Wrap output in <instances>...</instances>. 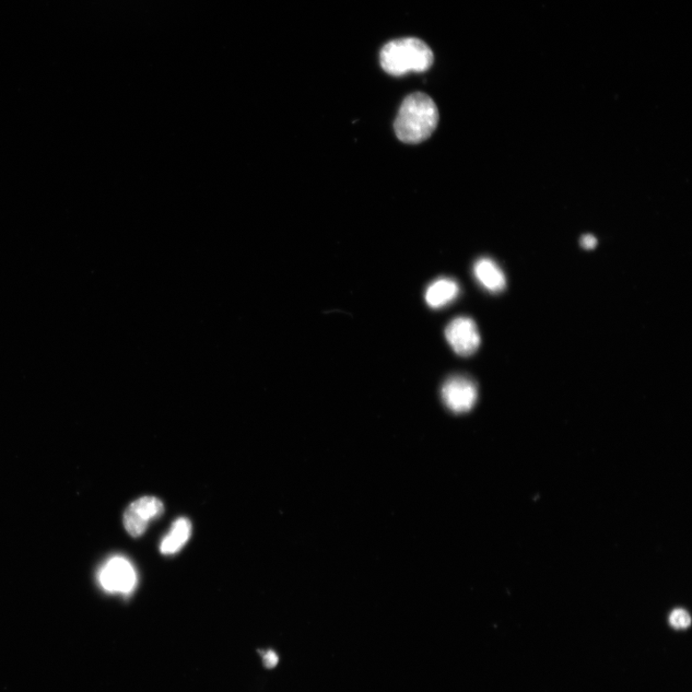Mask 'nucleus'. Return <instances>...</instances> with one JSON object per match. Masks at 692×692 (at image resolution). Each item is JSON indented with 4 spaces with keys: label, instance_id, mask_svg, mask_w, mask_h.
<instances>
[{
    "label": "nucleus",
    "instance_id": "obj_1",
    "mask_svg": "<svg viewBox=\"0 0 692 692\" xmlns=\"http://www.w3.org/2000/svg\"><path fill=\"white\" fill-rule=\"evenodd\" d=\"M439 123L437 105L424 92L407 97L398 112L394 131L405 144H419L427 139Z\"/></svg>",
    "mask_w": 692,
    "mask_h": 692
},
{
    "label": "nucleus",
    "instance_id": "obj_2",
    "mask_svg": "<svg viewBox=\"0 0 692 692\" xmlns=\"http://www.w3.org/2000/svg\"><path fill=\"white\" fill-rule=\"evenodd\" d=\"M433 62L428 44L417 38L392 41L380 52V64L386 74L402 76L408 73H424Z\"/></svg>",
    "mask_w": 692,
    "mask_h": 692
},
{
    "label": "nucleus",
    "instance_id": "obj_3",
    "mask_svg": "<svg viewBox=\"0 0 692 692\" xmlns=\"http://www.w3.org/2000/svg\"><path fill=\"white\" fill-rule=\"evenodd\" d=\"M442 401L451 412L465 414L476 404L478 390L476 384L463 375H454L444 382L441 388Z\"/></svg>",
    "mask_w": 692,
    "mask_h": 692
},
{
    "label": "nucleus",
    "instance_id": "obj_4",
    "mask_svg": "<svg viewBox=\"0 0 692 692\" xmlns=\"http://www.w3.org/2000/svg\"><path fill=\"white\" fill-rule=\"evenodd\" d=\"M163 502L154 497H145L134 501L123 515V523L129 535L138 537L146 531L150 521L163 513Z\"/></svg>",
    "mask_w": 692,
    "mask_h": 692
},
{
    "label": "nucleus",
    "instance_id": "obj_5",
    "mask_svg": "<svg viewBox=\"0 0 692 692\" xmlns=\"http://www.w3.org/2000/svg\"><path fill=\"white\" fill-rule=\"evenodd\" d=\"M99 580L107 592L125 594L134 590L137 574L131 561L123 557H115L102 568Z\"/></svg>",
    "mask_w": 692,
    "mask_h": 692
},
{
    "label": "nucleus",
    "instance_id": "obj_6",
    "mask_svg": "<svg viewBox=\"0 0 692 692\" xmlns=\"http://www.w3.org/2000/svg\"><path fill=\"white\" fill-rule=\"evenodd\" d=\"M445 337L456 354L464 357L474 354L481 344L476 323L465 316L453 320L445 330Z\"/></svg>",
    "mask_w": 692,
    "mask_h": 692
},
{
    "label": "nucleus",
    "instance_id": "obj_7",
    "mask_svg": "<svg viewBox=\"0 0 692 692\" xmlns=\"http://www.w3.org/2000/svg\"><path fill=\"white\" fill-rule=\"evenodd\" d=\"M473 272L478 282L488 291L498 293L506 289L505 274L498 265L489 258L478 260L474 265Z\"/></svg>",
    "mask_w": 692,
    "mask_h": 692
},
{
    "label": "nucleus",
    "instance_id": "obj_8",
    "mask_svg": "<svg viewBox=\"0 0 692 692\" xmlns=\"http://www.w3.org/2000/svg\"><path fill=\"white\" fill-rule=\"evenodd\" d=\"M459 293L460 287L455 280L441 278L427 288L426 300L431 308L440 309L454 301Z\"/></svg>",
    "mask_w": 692,
    "mask_h": 692
},
{
    "label": "nucleus",
    "instance_id": "obj_9",
    "mask_svg": "<svg viewBox=\"0 0 692 692\" xmlns=\"http://www.w3.org/2000/svg\"><path fill=\"white\" fill-rule=\"evenodd\" d=\"M192 535V524L187 519L181 518L176 521L170 533L163 537L160 545L163 555H172L179 553L183 546L189 541Z\"/></svg>",
    "mask_w": 692,
    "mask_h": 692
},
{
    "label": "nucleus",
    "instance_id": "obj_10",
    "mask_svg": "<svg viewBox=\"0 0 692 692\" xmlns=\"http://www.w3.org/2000/svg\"><path fill=\"white\" fill-rule=\"evenodd\" d=\"M671 624L676 629H685L690 624V616L683 608H677L670 617Z\"/></svg>",
    "mask_w": 692,
    "mask_h": 692
},
{
    "label": "nucleus",
    "instance_id": "obj_11",
    "mask_svg": "<svg viewBox=\"0 0 692 692\" xmlns=\"http://www.w3.org/2000/svg\"><path fill=\"white\" fill-rule=\"evenodd\" d=\"M581 245L583 246V249L591 251L593 250L597 245V240L594 236H593V235L586 234L581 239Z\"/></svg>",
    "mask_w": 692,
    "mask_h": 692
},
{
    "label": "nucleus",
    "instance_id": "obj_12",
    "mask_svg": "<svg viewBox=\"0 0 692 692\" xmlns=\"http://www.w3.org/2000/svg\"><path fill=\"white\" fill-rule=\"evenodd\" d=\"M264 663L267 668H274L278 664V656L274 651H267L264 656Z\"/></svg>",
    "mask_w": 692,
    "mask_h": 692
}]
</instances>
